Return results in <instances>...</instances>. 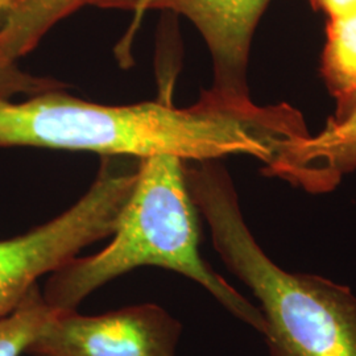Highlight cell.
I'll list each match as a JSON object with an SVG mask.
<instances>
[{
  "label": "cell",
  "instance_id": "11",
  "mask_svg": "<svg viewBox=\"0 0 356 356\" xmlns=\"http://www.w3.org/2000/svg\"><path fill=\"white\" fill-rule=\"evenodd\" d=\"M65 88L66 85L58 79L33 76L17 64L0 60V98L13 99L16 95L33 97L45 91Z\"/></svg>",
  "mask_w": 356,
  "mask_h": 356
},
{
  "label": "cell",
  "instance_id": "5",
  "mask_svg": "<svg viewBox=\"0 0 356 356\" xmlns=\"http://www.w3.org/2000/svg\"><path fill=\"white\" fill-rule=\"evenodd\" d=\"M182 326L153 304L101 316L58 310L26 350L31 356H176Z\"/></svg>",
  "mask_w": 356,
  "mask_h": 356
},
{
  "label": "cell",
  "instance_id": "1",
  "mask_svg": "<svg viewBox=\"0 0 356 356\" xmlns=\"http://www.w3.org/2000/svg\"><path fill=\"white\" fill-rule=\"evenodd\" d=\"M65 90V89H64ZM64 90L23 102L0 98V147L85 151L141 160L172 154L184 161L251 156L268 165L281 148L309 132L288 104L260 107L204 91L200 102L178 108L165 102L104 106Z\"/></svg>",
  "mask_w": 356,
  "mask_h": 356
},
{
  "label": "cell",
  "instance_id": "9",
  "mask_svg": "<svg viewBox=\"0 0 356 356\" xmlns=\"http://www.w3.org/2000/svg\"><path fill=\"white\" fill-rule=\"evenodd\" d=\"M322 70L339 119L356 106V11L329 19Z\"/></svg>",
  "mask_w": 356,
  "mask_h": 356
},
{
  "label": "cell",
  "instance_id": "10",
  "mask_svg": "<svg viewBox=\"0 0 356 356\" xmlns=\"http://www.w3.org/2000/svg\"><path fill=\"white\" fill-rule=\"evenodd\" d=\"M58 310L49 305L38 284L10 313L0 317V356L26 354L29 346Z\"/></svg>",
  "mask_w": 356,
  "mask_h": 356
},
{
  "label": "cell",
  "instance_id": "8",
  "mask_svg": "<svg viewBox=\"0 0 356 356\" xmlns=\"http://www.w3.org/2000/svg\"><path fill=\"white\" fill-rule=\"evenodd\" d=\"M91 0H10L0 13V60L17 64L53 26Z\"/></svg>",
  "mask_w": 356,
  "mask_h": 356
},
{
  "label": "cell",
  "instance_id": "6",
  "mask_svg": "<svg viewBox=\"0 0 356 356\" xmlns=\"http://www.w3.org/2000/svg\"><path fill=\"white\" fill-rule=\"evenodd\" d=\"M269 0H91L90 6L141 15L163 10L188 17L213 57V95L248 101L247 65L254 29Z\"/></svg>",
  "mask_w": 356,
  "mask_h": 356
},
{
  "label": "cell",
  "instance_id": "4",
  "mask_svg": "<svg viewBox=\"0 0 356 356\" xmlns=\"http://www.w3.org/2000/svg\"><path fill=\"white\" fill-rule=\"evenodd\" d=\"M138 170L136 159L103 156L95 181L70 209L24 235L0 241V317L10 313L41 276L114 234Z\"/></svg>",
  "mask_w": 356,
  "mask_h": 356
},
{
  "label": "cell",
  "instance_id": "7",
  "mask_svg": "<svg viewBox=\"0 0 356 356\" xmlns=\"http://www.w3.org/2000/svg\"><path fill=\"white\" fill-rule=\"evenodd\" d=\"M355 168L356 106L342 118L329 120L317 135L286 143L264 172L310 193H326Z\"/></svg>",
  "mask_w": 356,
  "mask_h": 356
},
{
  "label": "cell",
  "instance_id": "2",
  "mask_svg": "<svg viewBox=\"0 0 356 356\" xmlns=\"http://www.w3.org/2000/svg\"><path fill=\"white\" fill-rule=\"evenodd\" d=\"M198 209L185 161L172 154L139 160L138 179L113 239L98 254L74 257L51 273L44 296L57 310L78 305L107 282L139 267L179 273L204 286L231 314L264 335L266 321L200 254Z\"/></svg>",
  "mask_w": 356,
  "mask_h": 356
},
{
  "label": "cell",
  "instance_id": "3",
  "mask_svg": "<svg viewBox=\"0 0 356 356\" xmlns=\"http://www.w3.org/2000/svg\"><path fill=\"white\" fill-rule=\"evenodd\" d=\"M216 252L260 304L272 356H356V297L346 285L279 267L254 241L223 166L185 161Z\"/></svg>",
  "mask_w": 356,
  "mask_h": 356
},
{
  "label": "cell",
  "instance_id": "12",
  "mask_svg": "<svg viewBox=\"0 0 356 356\" xmlns=\"http://www.w3.org/2000/svg\"><path fill=\"white\" fill-rule=\"evenodd\" d=\"M313 6L331 17L356 11V0H312Z\"/></svg>",
  "mask_w": 356,
  "mask_h": 356
},
{
  "label": "cell",
  "instance_id": "13",
  "mask_svg": "<svg viewBox=\"0 0 356 356\" xmlns=\"http://www.w3.org/2000/svg\"><path fill=\"white\" fill-rule=\"evenodd\" d=\"M8 1H10V0H0V13H3V10L6 8V6H7Z\"/></svg>",
  "mask_w": 356,
  "mask_h": 356
}]
</instances>
